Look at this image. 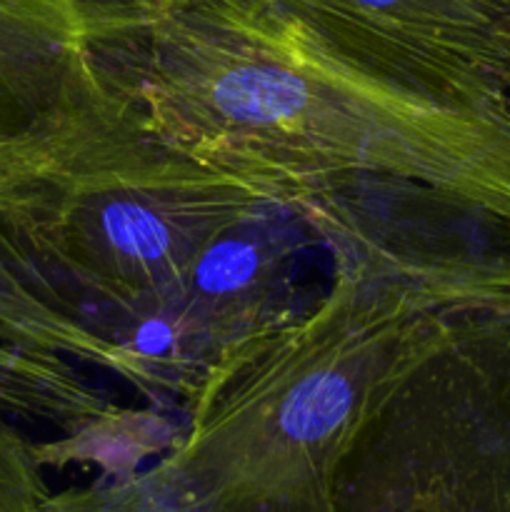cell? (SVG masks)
Here are the masks:
<instances>
[{
  "instance_id": "6da1fadb",
  "label": "cell",
  "mask_w": 510,
  "mask_h": 512,
  "mask_svg": "<svg viewBox=\"0 0 510 512\" xmlns=\"http://www.w3.org/2000/svg\"><path fill=\"white\" fill-rule=\"evenodd\" d=\"M95 58L175 143L443 313L510 305V98L423 93L283 0H150Z\"/></svg>"
},
{
  "instance_id": "7a4b0ae2",
  "label": "cell",
  "mask_w": 510,
  "mask_h": 512,
  "mask_svg": "<svg viewBox=\"0 0 510 512\" xmlns=\"http://www.w3.org/2000/svg\"><path fill=\"white\" fill-rule=\"evenodd\" d=\"M268 213L163 133L95 53L0 145V255L68 318L103 315L105 340L183 288L215 240Z\"/></svg>"
},
{
  "instance_id": "3957f363",
  "label": "cell",
  "mask_w": 510,
  "mask_h": 512,
  "mask_svg": "<svg viewBox=\"0 0 510 512\" xmlns=\"http://www.w3.org/2000/svg\"><path fill=\"white\" fill-rule=\"evenodd\" d=\"M335 283L230 350L143 475L175 512H343L340 478L443 310L335 260Z\"/></svg>"
},
{
  "instance_id": "277c9868",
  "label": "cell",
  "mask_w": 510,
  "mask_h": 512,
  "mask_svg": "<svg viewBox=\"0 0 510 512\" xmlns=\"http://www.w3.org/2000/svg\"><path fill=\"white\" fill-rule=\"evenodd\" d=\"M343 512H510V310L453 320L340 478Z\"/></svg>"
},
{
  "instance_id": "5b68a950",
  "label": "cell",
  "mask_w": 510,
  "mask_h": 512,
  "mask_svg": "<svg viewBox=\"0 0 510 512\" xmlns=\"http://www.w3.org/2000/svg\"><path fill=\"white\" fill-rule=\"evenodd\" d=\"M275 215L215 240L183 288L108 335L118 378L145 398L185 408L230 350L295 315V233Z\"/></svg>"
},
{
  "instance_id": "8992f818",
  "label": "cell",
  "mask_w": 510,
  "mask_h": 512,
  "mask_svg": "<svg viewBox=\"0 0 510 512\" xmlns=\"http://www.w3.org/2000/svg\"><path fill=\"white\" fill-rule=\"evenodd\" d=\"M333 48L423 93L510 98V0H283Z\"/></svg>"
},
{
  "instance_id": "52a82bcc",
  "label": "cell",
  "mask_w": 510,
  "mask_h": 512,
  "mask_svg": "<svg viewBox=\"0 0 510 512\" xmlns=\"http://www.w3.org/2000/svg\"><path fill=\"white\" fill-rule=\"evenodd\" d=\"M143 0H0V145L63 95Z\"/></svg>"
},
{
  "instance_id": "ba28073f",
  "label": "cell",
  "mask_w": 510,
  "mask_h": 512,
  "mask_svg": "<svg viewBox=\"0 0 510 512\" xmlns=\"http://www.w3.org/2000/svg\"><path fill=\"white\" fill-rule=\"evenodd\" d=\"M0 413L48 423L70 440L118 433L138 418L93 393L68 360L38 358L5 343H0Z\"/></svg>"
},
{
  "instance_id": "9c48e42d",
  "label": "cell",
  "mask_w": 510,
  "mask_h": 512,
  "mask_svg": "<svg viewBox=\"0 0 510 512\" xmlns=\"http://www.w3.org/2000/svg\"><path fill=\"white\" fill-rule=\"evenodd\" d=\"M0 343L38 358H75L113 373L110 340L33 293L0 255Z\"/></svg>"
},
{
  "instance_id": "30bf717a",
  "label": "cell",
  "mask_w": 510,
  "mask_h": 512,
  "mask_svg": "<svg viewBox=\"0 0 510 512\" xmlns=\"http://www.w3.org/2000/svg\"><path fill=\"white\" fill-rule=\"evenodd\" d=\"M50 495L35 443L0 413V512H48Z\"/></svg>"
},
{
  "instance_id": "8fae6325",
  "label": "cell",
  "mask_w": 510,
  "mask_h": 512,
  "mask_svg": "<svg viewBox=\"0 0 510 512\" xmlns=\"http://www.w3.org/2000/svg\"><path fill=\"white\" fill-rule=\"evenodd\" d=\"M48 512H175L150 488L143 470L120 478H100L88 488L53 493Z\"/></svg>"
}]
</instances>
